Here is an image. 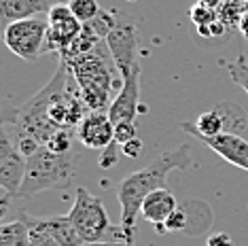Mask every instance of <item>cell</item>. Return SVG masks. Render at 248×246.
Returning a JSON list of instances; mask_svg holds the SVG:
<instances>
[{
	"label": "cell",
	"mask_w": 248,
	"mask_h": 246,
	"mask_svg": "<svg viewBox=\"0 0 248 246\" xmlns=\"http://www.w3.org/2000/svg\"><path fill=\"white\" fill-rule=\"evenodd\" d=\"M189 144H180L178 149L161 153L157 159L144 168L127 174L117 187V202L121 208V238L125 246H136V216L142 210L146 195L159 187H166V176L172 170H187L191 164Z\"/></svg>",
	"instance_id": "1"
},
{
	"label": "cell",
	"mask_w": 248,
	"mask_h": 246,
	"mask_svg": "<svg viewBox=\"0 0 248 246\" xmlns=\"http://www.w3.org/2000/svg\"><path fill=\"white\" fill-rule=\"evenodd\" d=\"M68 66L60 62L58 72L41 92L34 93L30 100H26L17 108H4L2 125L9 130L13 142L17 144V149L26 157H30L38 147H45L51 138V134L60 127L55 125L51 115H49V106H51L55 93L68 83Z\"/></svg>",
	"instance_id": "2"
},
{
	"label": "cell",
	"mask_w": 248,
	"mask_h": 246,
	"mask_svg": "<svg viewBox=\"0 0 248 246\" xmlns=\"http://www.w3.org/2000/svg\"><path fill=\"white\" fill-rule=\"evenodd\" d=\"M75 77L81 96L89 110H108L112 102V89L117 85L115 70L117 64L106 47V43H98L89 53L66 64Z\"/></svg>",
	"instance_id": "3"
},
{
	"label": "cell",
	"mask_w": 248,
	"mask_h": 246,
	"mask_svg": "<svg viewBox=\"0 0 248 246\" xmlns=\"http://www.w3.org/2000/svg\"><path fill=\"white\" fill-rule=\"evenodd\" d=\"M78 157L75 151L70 153H53L47 147H38L28 157L26 176L19 187L17 198L30 200L41 191L49 189H66L77 178Z\"/></svg>",
	"instance_id": "4"
},
{
	"label": "cell",
	"mask_w": 248,
	"mask_h": 246,
	"mask_svg": "<svg viewBox=\"0 0 248 246\" xmlns=\"http://www.w3.org/2000/svg\"><path fill=\"white\" fill-rule=\"evenodd\" d=\"M68 219L72 221V225L77 227L78 236L83 238V242H104L106 233L112 231L108 212L106 206L100 198H95L87 191L85 187H78L75 193V202L68 212Z\"/></svg>",
	"instance_id": "5"
},
{
	"label": "cell",
	"mask_w": 248,
	"mask_h": 246,
	"mask_svg": "<svg viewBox=\"0 0 248 246\" xmlns=\"http://www.w3.org/2000/svg\"><path fill=\"white\" fill-rule=\"evenodd\" d=\"M49 21L41 17L17 19L4 26V45L11 53L26 62H34L45 53L47 47Z\"/></svg>",
	"instance_id": "6"
},
{
	"label": "cell",
	"mask_w": 248,
	"mask_h": 246,
	"mask_svg": "<svg viewBox=\"0 0 248 246\" xmlns=\"http://www.w3.org/2000/svg\"><path fill=\"white\" fill-rule=\"evenodd\" d=\"M47 21H49V30H47V47H45V51L62 53L77 41V36L83 30V24L72 15L68 2L55 4L47 13Z\"/></svg>",
	"instance_id": "7"
},
{
	"label": "cell",
	"mask_w": 248,
	"mask_h": 246,
	"mask_svg": "<svg viewBox=\"0 0 248 246\" xmlns=\"http://www.w3.org/2000/svg\"><path fill=\"white\" fill-rule=\"evenodd\" d=\"M28 157L13 142L9 130L2 125L0 130V184L11 195H17L26 176Z\"/></svg>",
	"instance_id": "8"
},
{
	"label": "cell",
	"mask_w": 248,
	"mask_h": 246,
	"mask_svg": "<svg viewBox=\"0 0 248 246\" xmlns=\"http://www.w3.org/2000/svg\"><path fill=\"white\" fill-rule=\"evenodd\" d=\"M106 47L115 60L117 68L121 75H125L138 64L136 62V45H138V30L136 24L132 19L127 21H119L117 19L115 28L108 32V36L104 38Z\"/></svg>",
	"instance_id": "9"
},
{
	"label": "cell",
	"mask_w": 248,
	"mask_h": 246,
	"mask_svg": "<svg viewBox=\"0 0 248 246\" xmlns=\"http://www.w3.org/2000/svg\"><path fill=\"white\" fill-rule=\"evenodd\" d=\"M121 87L117 96L112 98L108 106V115L112 123L121 121H134L138 115V102H140V66L136 64L129 72L121 75Z\"/></svg>",
	"instance_id": "10"
},
{
	"label": "cell",
	"mask_w": 248,
	"mask_h": 246,
	"mask_svg": "<svg viewBox=\"0 0 248 246\" xmlns=\"http://www.w3.org/2000/svg\"><path fill=\"white\" fill-rule=\"evenodd\" d=\"M77 136L87 149H108L115 140V123L110 121L108 110H89L81 125L77 127Z\"/></svg>",
	"instance_id": "11"
},
{
	"label": "cell",
	"mask_w": 248,
	"mask_h": 246,
	"mask_svg": "<svg viewBox=\"0 0 248 246\" xmlns=\"http://www.w3.org/2000/svg\"><path fill=\"white\" fill-rule=\"evenodd\" d=\"M195 140L206 144L208 149H212L217 155H221L225 161H229L231 166L240 168V170L248 172V140L235 132H223L218 136H195Z\"/></svg>",
	"instance_id": "12"
},
{
	"label": "cell",
	"mask_w": 248,
	"mask_h": 246,
	"mask_svg": "<svg viewBox=\"0 0 248 246\" xmlns=\"http://www.w3.org/2000/svg\"><path fill=\"white\" fill-rule=\"evenodd\" d=\"M19 219H24L28 225H34L43 231H47L55 242L62 246H83V238L78 236L77 227L72 225L68 215H53V216H32L28 212H21Z\"/></svg>",
	"instance_id": "13"
},
{
	"label": "cell",
	"mask_w": 248,
	"mask_h": 246,
	"mask_svg": "<svg viewBox=\"0 0 248 246\" xmlns=\"http://www.w3.org/2000/svg\"><path fill=\"white\" fill-rule=\"evenodd\" d=\"M176 208H178L176 195H174L168 187H159V189H155V191H151L146 195L140 215H142L144 221L153 223V225L159 229Z\"/></svg>",
	"instance_id": "14"
},
{
	"label": "cell",
	"mask_w": 248,
	"mask_h": 246,
	"mask_svg": "<svg viewBox=\"0 0 248 246\" xmlns=\"http://www.w3.org/2000/svg\"><path fill=\"white\" fill-rule=\"evenodd\" d=\"M58 2L60 0H0V17L7 24L28 17H41Z\"/></svg>",
	"instance_id": "15"
},
{
	"label": "cell",
	"mask_w": 248,
	"mask_h": 246,
	"mask_svg": "<svg viewBox=\"0 0 248 246\" xmlns=\"http://www.w3.org/2000/svg\"><path fill=\"white\" fill-rule=\"evenodd\" d=\"M225 125H227V119H225L223 110L221 108H212V110H206V113H202L200 117H197L195 123H180V127H183L187 134H191V136H218V134L227 132L225 130Z\"/></svg>",
	"instance_id": "16"
},
{
	"label": "cell",
	"mask_w": 248,
	"mask_h": 246,
	"mask_svg": "<svg viewBox=\"0 0 248 246\" xmlns=\"http://www.w3.org/2000/svg\"><path fill=\"white\" fill-rule=\"evenodd\" d=\"M0 246H32L30 227L26 221H11L0 227Z\"/></svg>",
	"instance_id": "17"
},
{
	"label": "cell",
	"mask_w": 248,
	"mask_h": 246,
	"mask_svg": "<svg viewBox=\"0 0 248 246\" xmlns=\"http://www.w3.org/2000/svg\"><path fill=\"white\" fill-rule=\"evenodd\" d=\"M75 134H77V127H58V130L51 134V138H49V142L45 144V147L51 149L53 153H70Z\"/></svg>",
	"instance_id": "18"
},
{
	"label": "cell",
	"mask_w": 248,
	"mask_h": 246,
	"mask_svg": "<svg viewBox=\"0 0 248 246\" xmlns=\"http://www.w3.org/2000/svg\"><path fill=\"white\" fill-rule=\"evenodd\" d=\"M68 7L72 11V15H75L81 24H89V21L95 19L100 13L98 0H68Z\"/></svg>",
	"instance_id": "19"
},
{
	"label": "cell",
	"mask_w": 248,
	"mask_h": 246,
	"mask_svg": "<svg viewBox=\"0 0 248 246\" xmlns=\"http://www.w3.org/2000/svg\"><path fill=\"white\" fill-rule=\"evenodd\" d=\"M244 9L246 4H242V0H225V4L218 9V19L227 28H238Z\"/></svg>",
	"instance_id": "20"
},
{
	"label": "cell",
	"mask_w": 248,
	"mask_h": 246,
	"mask_svg": "<svg viewBox=\"0 0 248 246\" xmlns=\"http://www.w3.org/2000/svg\"><path fill=\"white\" fill-rule=\"evenodd\" d=\"M189 17H191V21H193L195 28H202V26H208V24H212V21H217L218 19V11L197 0L193 7H191V11H189Z\"/></svg>",
	"instance_id": "21"
},
{
	"label": "cell",
	"mask_w": 248,
	"mask_h": 246,
	"mask_svg": "<svg viewBox=\"0 0 248 246\" xmlns=\"http://www.w3.org/2000/svg\"><path fill=\"white\" fill-rule=\"evenodd\" d=\"M227 72H229L231 81L248 93V62L244 60V55H238V60L227 64Z\"/></svg>",
	"instance_id": "22"
},
{
	"label": "cell",
	"mask_w": 248,
	"mask_h": 246,
	"mask_svg": "<svg viewBox=\"0 0 248 246\" xmlns=\"http://www.w3.org/2000/svg\"><path fill=\"white\" fill-rule=\"evenodd\" d=\"M134 138H138V127L134 121L115 123V140H112V144L123 147V144H127L129 140H134Z\"/></svg>",
	"instance_id": "23"
},
{
	"label": "cell",
	"mask_w": 248,
	"mask_h": 246,
	"mask_svg": "<svg viewBox=\"0 0 248 246\" xmlns=\"http://www.w3.org/2000/svg\"><path fill=\"white\" fill-rule=\"evenodd\" d=\"M187 227H189L187 212H185L183 208H176L170 216H168V221L159 227V231H166V233H170V231H185Z\"/></svg>",
	"instance_id": "24"
},
{
	"label": "cell",
	"mask_w": 248,
	"mask_h": 246,
	"mask_svg": "<svg viewBox=\"0 0 248 246\" xmlns=\"http://www.w3.org/2000/svg\"><path fill=\"white\" fill-rule=\"evenodd\" d=\"M24 221V219H21ZM28 225V223H26ZM30 227V238H32V246H62L60 242H55V240L49 236L47 231H43V229H38L34 225H28Z\"/></svg>",
	"instance_id": "25"
},
{
	"label": "cell",
	"mask_w": 248,
	"mask_h": 246,
	"mask_svg": "<svg viewBox=\"0 0 248 246\" xmlns=\"http://www.w3.org/2000/svg\"><path fill=\"white\" fill-rule=\"evenodd\" d=\"M225 30H227V26H225L221 19L212 21V24H208V26L197 28V32H200L202 36H206V38H221L225 34Z\"/></svg>",
	"instance_id": "26"
},
{
	"label": "cell",
	"mask_w": 248,
	"mask_h": 246,
	"mask_svg": "<svg viewBox=\"0 0 248 246\" xmlns=\"http://www.w3.org/2000/svg\"><path fill=\"white\" fill-rule=\"evenodd\" d=\"M142 149H144V144H142V140H140V138H134V140H129L127 144H123V147H121L123 155H125V157H132V159L140 157Z\"/></svg>",
	"instance_id": "27"
},
{
	"label": "cell",
	"mask_w": 248,
	"mask_h": 246,
	"mask_svg": "<svg viewBox=\"0 0 248 246\" xmlns=\"http://www.w3.org/2000/svg\"><path fill=\"white\" fill-rule=\"evenodd\" d=\"M206 246H233V240L227 231H217L212 236H208Z\"/></svg>",
	"instance_id": "28"
},
{
	"label": "cell",
	"mask_w": 248,
	"mask_h": 246,
	"mask_svg": "<svg viewBox=\"0 0 248 246\" xmlns=\"http://www.w3.org/2000/svg\"><path fill=\"white\" fill-rule=\"evenodd\" d=\"M117 144H110L108 149H104L102 151V155H100V166L102 168H112L117 164Z\"/></svg>",
	"instance_id": "29"
},
{
	"label": "cell",
	"mask_w": 248,
	"mask_h": 246,
	"mask_svg": "<svg viewBox=\"0 0 248 246\" xmlns=\"http://www.w3.org/2000/svg\"><path fill=\"white\" fill-rule=\"evenodd\" d=\"M238 30L242 32V36L248 41V4H246V9H244V13H242V17H240V24H238Z\"/></svg>",
	"instance_id": "30"
},
{
	"label": "cell",
	"mask_w": 248,
	"mask_h": 246,
	"mask_svg": "<svg viewBox=\"0 0 248 246\" xmlns=\"http://www.w3.org/2000/svg\"><path fill=\"white\" fill-rule=\"evenodd\" d=\"M83 246H125L123 240H110V242H89V244H83Z\"/></svg>",
	"instance_id": "31"
},
{
	"label": "cell",
	"mask_w": 248,
	"mask_h": 246,
	"mask_svg": "<svg viewBox=\"0 0 248 246\" xmlns=\"http://www.w3.org/2000/svg\"><path fill=\"white\" fill-rule=\"evenodd\" d=\"M200 2H204V4H208V7H212V9L218 11L225 4V0H200Z\"/></svg>",
	"instance_id": "32"
},
{
	"label": "cell",
	"mask_w": 248,
	"mask_h": 246,
	"mask_svg": "<svg viewBox=\"0 0 248 246\" xmlns=\"http://www.w3.org/2000/svg\"><path fill=\"white\" fill-rule=\"evenodd\" d=\"M242 2H248V0H242Z\"/></svg>",
	"instance_id": "33"
}]
</instances>
